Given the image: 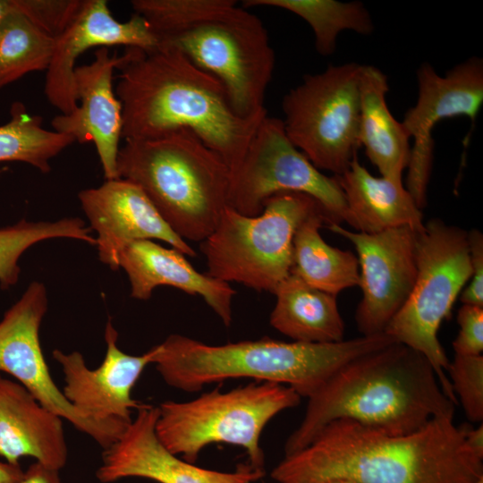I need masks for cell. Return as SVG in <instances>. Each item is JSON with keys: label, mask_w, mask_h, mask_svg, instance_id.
I'll return each mask as SVG.
<instances>
[{"label": "cell", "mask_w": 483, "mask_h": 483, "mask_svg": "<svg viewBox=\"0 0 483 483\" xmlns=\"http://www.w3.org/2000/svg\"><path fill=\"white\" fill-rule=\"evenodd\" d=\"M446 375L468 420L482 423L483 356L454 354Z\"/></svg>", "instance_id": "obj_30"}, {"label": "cell", "mask_w": 483, "mask_h": 483, "mask_svg": "<svg viewBox=\"0 0 483 483\" xmlns=\"http://www.w3.org/2000/svg\"><path fill=\"white\" fill-rule=\"evenodd\" d=\"M106 352L100 366L89 369L77 351L65 353L55 349L53 358L64 376L63 394L86 417L99 422L129 423L131 410L143 403L131 391L145 368L153 363L155 346L141 355L123 352L117 345L118 332L109 319L105 328Z\"/></svg>", "instance_id": "obj_16"}, {"label": "cell", "mask_w": 483, "mask_h": 483, "mask_svg": "<svg viewBox=\"0 0 483 483\" xmlns=\"http://www.w3.org/2000/svg\"><path fill=\"white\" fill-rule=\"evenodd\" d=\"M301 398L292 387L271 382L227 392L216 388L191 401L161 402L156 433L172 453L189 462L195 463L208 445L224 443L242 447L249 463L264 470V428L279 412L298 406Z\"/></svg>", "instance_id": "obj_7"}, {"label": "cell", "mask_w": 483, "mask_h": 483, "mask_svg": "<svg viewBox=\"0 0 483 483\" xmlns=\"http://www.w3.org/2000/svg\"><path fill=\"white\" fill-rule=\"evenodd\" d=\"M459 332L453 341L455 354L482 355L483 308L462 304L457 314Z\"/></svg>", "instance_id": "obj_32"}, {"label": "cell", "mask_w": 483, "mask_h": 483, "mask_svg": "<svg viewBox=\"0 0 483 483\" xmlns=\"http://www.w3.org/2000/svg\"><path fill=\"white\" fill-rule=\"evenodd\" d=\"M281 192H301L316 199L329 225L347 223V206L336 177L322 174L292 143L282 119L267 115L231 174L227 206L256 216L268 198Z\"/></svg>", "instance_id": "obj_11"}, {"label": "cell", "mask_w": 483, "mask_h": 483, "mask_svg": "<svg viewBox=\"0 0 483 483\" xmlns=\"http://www.w3.org/2000/svg\"><path fill=\"white\" fill-rule=\"evenodd\" d=\"M84 0H17L18 10L56 38L80 11Z\"/></svg>", "instance_id": "obj_31"}, {"label": "cell", "mask_w": 483, "mask_h": 483, "mask_svg": "<svg viewBox=\"0 0 483 483\" xmlns=\"http://www.w3.org/2000/svg\"><path fill=\"white\" fill-rule=\"evenodd\" d=\"M10 116L0 125V162H22L47 174L50 160L75 141L70 135L44 129L42 117L30 114L21 102L13 103Z\"/></svg>", "instance_id": "obj_28"}, {"label": "cell", "mask_w": 483, "mask_h": 483, "mask_svg": "<svg viewBox=\"0 0 483 483\" xmlns=\"http://www.w3.org/2000/svg\"><path fill=\"white\" fill-rule=\"evenodd\" d=\"M463 430L464 439L468 445L479 455L483 457V427L482 423L477 428L463 423L461 425Z\"/></svg>", "instance_id": "obj_35"}, {"label": "cell", "mask_w": 483, "mask_h": 483, "mask_svg": "<svg viewBox=\"0 0 483 483\" xmlns=\"http://www.w3.org/2000/svg\"><path fill=\"white\" fill-rule=\"evenodd\" d=\"M274 294L276 301L270 325L293 342L331 343L344 340L345 325L336 296L311 287L292 274Z\"/></svg>", "instance_id": "obj_24"}, {"label": "cell", "mask_w": 483, "mask_h": 483, "mask_svg": "<svg viewBox=\"0 0 483 483\" xmlns=\"http://www.w3.org/2000/svg\"><path fill=\"white\" fill-rule=\"evenodd\" d=\"M416 262L412 290L384 333L421 353L433 367L443 392L457 404L446 375L450 360L437 334L470 279L468 232L430 219L417 234Z\"/></svg>", "instance_id": "obj_9"}, {"label": "cell", "mask_w": 483, "mask_h": 483, "mask_svg": "<svg viewBox=\"0 0 483 483\" xmlns=\"http://www.w3.org/2000/svg\"><path fill=\"white\" fill-rule=\"evenodd\" d=\"M0 455L20 465L21 457L60 470L68 459L63 419L39 403L20 383L0 373Z\"/></svg>", "instance_id": "obj_21"}, {"label": "cell", "mask_w": 483, "mask_h": 483, "mask_svg": "<svg viewBox=\"0 0 483 483\" xmlns=\"http://www.w3.org/2000/svg\"><path fill=\"white\" fill-rule=\"evenodd\" d=\"M55 38L14 8L0 21V89L27 73L47 71Z\"/></svg>", "instance_id": "obj_27"}, {"label": "cell", "mask_w": 483, "mask_h": 483, "mask_svg": "<svg viewBox=\"0 0 483 483\" xmlns=\"http://www.w3.org/2000/svg\"><path fill=\"white\" fill-rule=\"evenodd\" d=\"M158 407L142 404L122 435L103 449L96 470L102 483L127 478H141L157 483H255L265 476L250 463L235 470L205 469L172 453L158 439L156 422Z\"/></svg>", "instance_id": "obj_15"}, {"label": "cell", "mask_w": 483, "mask_h": 483, "mask_svg": "<svg viewBox=\"0 0 483 483\" xmlns=\"http://www.w3.org/2000/svg\"><path fill=\"white\" fill-rule=\"evenodd\" d=\"M335 176L345 199L347 224L355 232L377 233L401 226L423 231L421 209L402 179L374 176L358 157L343 174Z\"/></svg>", "instance_id": "obj_22"}, {"label": "cell", "mask_w": 483, "mask_h": 483, "mask_svg": "<svg viewBox=\"0 0 483 483\" xmlns=\"http://www.w3.org/2000/svg\"><path fill=\"white\" fill-rule=\"evenodd\" d=\"M476 483H483V478L479 479Z\"/></svg>", "instance_id": "obj_39"}, {"label": "cell", "mask_w": 483, "mask_h": 483, "mask_svg": "<svg viewBox=\"0 0 483 483\" xmlns=\"http://www.w3.org/2000/svg\"><path fill=\"white\" fill-rule=\"evenodd\" d=\"M361 64L329 65L304 75L283 97L284 127L318 170L343 174L357 157Z\"/></svg>", "instance_id": "obj_10"}, {"label": "cell", "mask_w": 483, "mask_h": 483, "mask_svg": "<svg viewBox=\"0 0 483 483\" xmlns=\"http://www.w3.org/2000/svg\"><path fill=\"white\" fill-rule=\"evenodd\" d=\"M310 483H355V482L351 481V480H346V479H331V480L310 482Z\"/></svg>", "instance_id": "obj_38"}, {"label": "cell", "mask_w": 483, "mask_h": 483, "mask_svg": "<svg viewBox=\"0 0 483 483\" xmlns=\"http://www.w3.org/2000/svg\"><path fill=\"white\" fill-rule=\"evenodd\" d=\"M418 98L402 123L413 140L407 166L406 189L419 209L427 206V191L433 165L432 131L440 121L466 116L474 126L483 105V60L473 56L445 75L428 63L417 70Z\"/></svg>", "instance_id": "obj_13"}, {"label": "cell", "mask_w": 483, "mask_h": 483, "mask_svg": "<svg viewBox=\"0 0 483 483\" xmlns=\"http://www.w3.org/2000/svg\"><path fill=\"white\" fill-rule=\"evenodd\" d=\"M159 46L180 51L226 89L242 117L267 114L275 52L261 20L233 0H132ZM158 46V47H159Z\"/></svg>", "instance_id": "obj_4"}, {"label": "cell", "mask_w": 483, "mask_h": 483, "mask_svg": "<svg viewBox=\"0 0 483 483\" xmlns=\"http://www.w3.org/2000/svg\"><path fill=\"white\" fill-rule=\"evenodd\" d=\"M118 263L128 275L132 298L146 301L155 288L172 286L191 295H199L225 326L231 325L233 288L198 272L179 250L152 240L135 241L121 250Z\"/></svg>", "instance_id": "obj_20"}, {"label": "cell", "mask_w": 483, "mask_h": 483, "mask_svg": "<svg viewBox=\"0 0 483 483\" xmlns=\"http://www.w3.org/2000/svg\"><path fill=\"white\" fill-rule=\"evenodd\" d=\"M24 475L20 465L0 462V483H18Z\"/></svg>", "instance_id": "obj_36"}, {"label": "cell", "mask_w": 483, "mask_h": 483, "mask_svg": "<svg viewBox=\"0 0 483 483\" xmlns=\"http://www.w3.org/2000/svg\"><path fill=\"white\" fill-rule=\"evenodd\" d=\"M122 56L114 89L122 104V138L148 139L187 129L224 160L232 174L267 114L241 116L222 82L173 47H126Z\"/></svg>", "instance_id": "obj_2"}, {"label": "cell", "mask_w": 483, "mask_h": 483, "mask_svg": "<svg viewBox=\"0 0 483 483\" xmlns=\"http://www.w3.org/2000/svg\"><path fill=\"white\" fill-rule=\"evenodd\" d=\"M318 209L323 208L316 199L301 192L273 195L256 216L227 206L214 231L200 242L207 275L274 294L291 275L297 229Z\"/></svg>", "instance_id": "obj_8"}, {"label": "cell", "mask_w": 483, "mask_h": 483, "mask_svg": "<svg viewBox=\"0 0 483 483\" xmlns=\"http://www.w3.org/2000/svg\"><path fill=\"white\" fill-rule=\"evenodd\" d=\"M470 282L461 293L463 304L483 308V234L477 229L468 232Z\"/></svg>", "instance_id": "obj_33"}, {"label": "cell", "mask_w": 483, "mask_h": 483, "mask_svg": "<svg viewBox=\"0 0 483 483\" xmlns=\"http://www.w3.org/2000/svg\"><path fill=\"white\" fill-rule=\"evenodd\" d=\"M14 8V0H0V21Z\"/></svg>", "instance_id": "obj_37"}, {"label": "cell", "mask_w": 483, "mask_h": 483, "mask_svg": "<svg viewBox=\"0 0 483 483\" xmlns=\"http://www.w3.org/2000/svg\"><path fill=\"white\" fill-rule=\"evenodd\" d=\"M78 199L89 228L97 233L98 258L112 270L119 269L121 250L140 240L163 241L185 256H196L191 246L165 222L143 191L126 179L106 180L97 188L80 191Z\"/></svg>", "instance_id": "obj_17"}, {"label": "cell", "mask_w": 483, "mask_h": 483, "mask_svg": "<svg viewBox=\"0 0 483 483\" xmlns=\"http://www.w3.org/2000/svg\"><path fill=\"white\" fill-rule=\"evenodd\" d=\"M116 171L118 178L143 191L184 241H204L227 207L230 169L187 129L125 140L117 155Z\"/></svg>", "instance_id": "obj_6"}, {"label": "cell", "mask_w": 483, "mask_h": 483, "mask_svg": "<svg viewBox=\"0 0 483 483\" xmlns=\"http://www.w3.org/2000/svg\"><path fill=\"white\" fill-rule=\"evenodd\" d=\"M271 477L277 483H476L483 478V457L451 417L434 418L402 436L338 419L306 447L284 456Z\"/></svg>", "instance_id": "obj_1"}, {"label": "cell", "mask_w": 483, "mask_h": 483, "mask_svg": "<svg viewBox=\"0 0 483 483\" xmlns=\"http://www.w3.org/2000/svg\"><path fill=\"white\" fill-rule=\"evenodd\" d=\"M359 142L380 175L402 178L411 157L410 137L386 103V75L374 65H361L359 75Z\"/></svg>", "instance_id": "obj_23"}, {"label": "cell", "mask_w": 483, "mask_h": 483, "mask_svg": "<svg viewBox=\"0 0 483 483\" xmlns=\"http://www.w3.org/2000/svg\"><path fill=\"white\" fill-rule=\"evenodd\" d=\"M111 46L151 50L159 43L140 14L134 13L129 21L121 22L113 16L106 0H84L72 21L55 38L46 71V97L61 114H70L78 106L73 80L78 57L91 47Z\"/></svg>", "instance_id": "obj_18"}, {"label": "cell", "mask_w": 483, "mask_h": 483, "mask_svg": "<svg viewBox=\"0 0 483 483\" xmlns=\"http://www.w3.org/2000/svg\"><path fill=\"white\" fill-rule=\"evenodd\" d=\"M54 238H70L96 245L92 231L80 217L56 221H27L0 228V287L15 285L20 278L19 260L24 251L35 243Z\"/></svg>", "instance_id": "obj_29"}, {"label": "cell", "mask_w": 483, "mask_h": 483, "mask_svg": "<svg viewBox=\"0 0 483 483\" xmlns=\"http://www.w3.org/2000/svg\"><path fill=\"white\" fill-rule=\"evenodd\" d=\"M326 227L352 242L358 254L362 298L355 313L357 329L362 335L384 333L414 285L419 232L409 226L377 233H359L340 225Z\"/></svg>", "instance_id": "obj_14"}, {"label": "cell", "mask_w": 483, "mask_h": 483, "mask_svg": "<svg viewBox=\"0 0 483 483\" xmlns=\"http://www.w3.org/2000/svg\"><path fill=\"white\" fill-rule=\"evenodd\" d=\"M122 59V55H110L108 47H99L90 64L76 66L73 80L78 106L51 121L55 131L70 135L79 143H94L106 180L118 178L123 112L113 88V75Z\"/></svg>", "instance_id": "obj_19"}, {"label": "cell", "mask_w": 483, "mask_h": 483, "mask_svg": "<svg viewBox=\"0 0 483 483\" xmlns=\"http://www.w3.org/2000/svg\"><path fill=\"white\" fill-rule=\"evenodd\" d=\"M330 225L323 209L308 216L297 229L292 245L291 274L318 290L337 296L359 285L360 267L356 255L326 243L319 230Z\"/></svg>", "instance_id": "obj_25"}, {"label": "cell", "mask_w": 483, "mask_h": 483, "mask_svg": "<svg viewBox=\"0 0 483 483\" xmlns=\"http://www.w3.org/2000/svg\"><path fill=\"white\" fill-rule=\"evenodd\" d=\"M455 406L429 361L394 342L348 361L308 397L304 417L285 442L284 456L306 447L335 420L402 436L434 418H453Z\"/></svg>", "instance_id": "obj_3"}, {"label": "cell", "mask_w": 483, "mask_h": 483, "mask_svg": "<svg viewBox=\"0 0 483 483\" xmlns=\"http://www.w3.org/2000/svg\"><path fill=\"white\" fill-rule=\"evenodd\" d=\"M394 342L381 333L331 343L261 338L211 345L173 334L155 346L153 364L168 386L185 392L226 379L252 378L290 386L308 398L348 361Z\"/></svg>", "instance_id": "obj_5"}, {"label": "cell", "mask_w": 483, "mask_h": 483, "mask_svg": "<svg viewBox=\"0 0 483 483\" xmlns=\"http://www.w3.org/2000/svg\"><path fill=\"white\" fill-rule=\"evenodd\" d=\"M59 471L35 462L24 471L18 483H64Z\"/></svg>", "instance_id": "obj_34"}, {"label": "cell", "mask_w": 483, "mask_h": 483, "mask_svg": "<svg viewBox=\"0 0 483 483\" xmlns=\"http://www.w3.org/2000/svg\"><path fill=\"white\" fill-rule=\"evenodd\" d=\"M245 8L269 6L289 11L303 19L311 28L315 48L321 55H331L336 48L339 34L352 30L371 34L374 25L365 5L359 1L335 0H246Z\"/></svg>", "instance_id": "obj_26"}, {"label": "cell", "mask_w": 483, "mask_h": 483, "mask_svg": "<svg viewBox=\"0 0 483 483\" xmlns=\"http://www.w3.org/2000/svg\"><path fill=\"white\" fill-rule=\"evenodd\" d=\"M47 308L46 286L34 281L4 313L0 321V372L11 375L45 408L106 449L129 423L99 422L86 417L68 402L54 382L39 339Z\"/></svg>", "instance_id": "obj_12"}]
</instances>
